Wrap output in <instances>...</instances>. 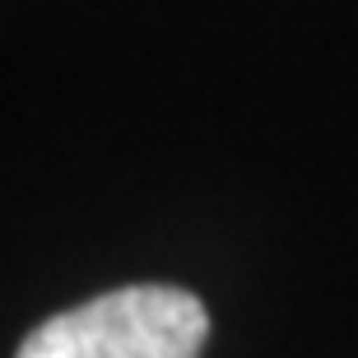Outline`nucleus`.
I'll return each mask as SVG.
<instances>
[{"mask_svg":"<svg viewBox=\"0 0 358 358\" xmlns=\"http://www.w3.org/2000/svg\"><path fill=\"white\" fill-rule=\"evenodd\" d=\"M210 312L173 284L112 289L42 321L14 358H200Z\"/></svg>","mask_w":358,"mask_h":358,"instance_id":"1","label":"nucleus"}]
</instances>
